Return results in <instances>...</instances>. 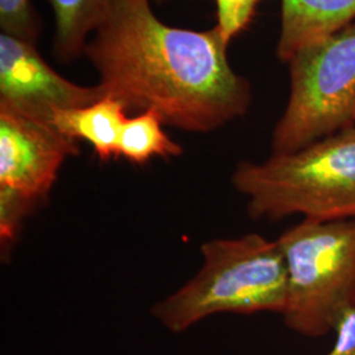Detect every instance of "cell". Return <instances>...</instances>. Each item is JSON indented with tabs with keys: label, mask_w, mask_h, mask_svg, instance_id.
Returning a JSON list of instances; mask_svg holds the SVG:
<instances>
[{
	"label": "cell",
	"mask_w": 355,
	"mask_h": 355,
	"mask_svg": "<svg viewBox=\"0 0 355 355\" xmlns=\"http://www.w3.org/2000/svg\"><path fill=\"white\" fill-rule=\"evenodd\" d=\"M277 242L288 277L286 327L309 338L328 334L355 306V218H303Z\"/></svg>",
	"instance_id": "obj_4"
},
{
	"label": "cell",
	"mask_w": 355,
	"mask_h": 355,
	"mask_svg": "<svg viewBox=\"0 0 355 355\" xmlns=\"http://www.w3.org/2000/svg\"><path fill=\"white\" fill-rule=\"evenodd\" d=\"M99 85L80 86L60 76L37 45L0 33V105L53 124L54 114L98 102Z\"/></svg>",
	"instance_id": "obj_7"
},
{
	"label": "cell",
	"mask_w": 355,
	"mask_h": 355,
	"mask_svg": "<svg viewBox=\"0 0 355 355\" xmlns=\"http://www.w3.org/2000/svg\"><path fill=\"white\" fill-rule=\"evenodd\" d=\"M152 1H155V3H164V1H168V0H152Z\"/></svg>",
	"instance_id": "obj_16"
},
{
	"label": "cell",
	"mask_w": 355,
	"mask_h": 355,
	"mask_svg": "<svg viewBox=\"0 0 355 355\" xmlns=\"http://www.w3.org/2000/svg\"><path fill=\"white\" fill-rule=\"evenodd\" d=\"M228 45L217 26H167L152 0H114L85 54L104 95L128 111L155 110L165 125L209 133L252 105V86L232 69Z\"/></svg>",
	"instance_id": "obj_1"
},
{
	"label": "cell",
	"mask_w": 355,
	"mask_h": 355,
	"mask_svg": "<svg viewBox=\"0 0 355 355\" xmlns=\"http://www.w3.org/2000/svg\"><path fill=\"white\" fill-rule=\"evenodd\" d=\"M127 114L124 103L104 95L102 99L89 105L55 112L53 125L71 140L89 142L98 159L108 162L117 158Z\"/></svg>",
	"instance_id": "obj_9"
},
{
	"label": "cell",
	"mask_w": 355,
	"mask_h": 355,
	"mask_svg": "<svg viewBox=\"0 0 355 355\" xmlns=\"http://www.w3.org/2000/svg\"><path fill=\"white\" fill-rule=\"evenodd\" d=\"M36 203L20 193L0 189V240L1 246H10L16 240L26 215Z\"/></svg>",
	"instance_id": "obj_14"
},
{
	"label": "cell",
	"mask_w": 355,
	"mask_h": 355,
	"mask_svg": "<svg viewBox=\"0 0 355 355\" xmlns=\"http://www.w3.org/2000/svg\"><path fill=\"white\" fill-rule=\"evenodd\" d=\"M54 13V54L70 64L82 54L114 0H48Z\"/></svg>",
	"instance_id": "obj_10"
},
{
	"label": "cell",
	"mask_w": 355,
	"mask_h": 355,
	"mask_svg": "<svg viewBox=\"0 0 355 355\" xmlns=\"http://www.w3.org/2000/svg\"><path fill=\"white\" fill-rule=\"evenodd\" d=\"M232 184L254 220L355 218V127L261 164L240 162Z\"/></svg>",
	"instance_id": "obj_3"
},
{
	"label": "cell",
	"mask_w": 355,
	"mask_h": 355,
	"mask_svg": "<svg viewBox=\"0 0 355 355\" xmlns=\"http://www.w3.org/2000/svg\"><path fill=\"white\" fill-rule=\"evenodd\" d=\"M217 28L230 42L253 21L261 0H215Z\"/></svg>",
	"instance_id": "obj_13"
},
{
	"label": "cell",
	"mask_w": 355,
	"mask_h": 355,
	"mask_svg": "<svg viewBox=\"0 0 355 355\" xmlns=\"http://www.w3.org/2000/svg\"><path fill=\"white\" fill-rule=\"evenodd\" d=\"M1 33L37 45L41 20L31 0H0Z\"/></svg>",
	"instance_id": "obj_12"
},
{
	"label": "cell",
	"mask_w": 355,
	"mask_h": 355,
	"mask_svg": "<svg viewBox=\"0 0 355 355\" xmlns=\"http://www.w3.org/2000/svg\"><path fill=\"white\" fill-rule=\"evenodd\" d=\"M353 120H354V127H355V110H354V116H353Z\"/></svg>",
	"instance_id": "obj_17"
},
{
	"label": "cell",
	"mask_w": 355,
	"mask_h": 355,
	"mask_svg": "<svg viewBox=\"0 0 355 355\" xmlns=\"http://www.w3.org/2000/svg\"><path fill=\"white\" fill-rule=\"evenodd\" d=\"M200 253L196 275L152 306L166 329L182 333L218 313L283 315L288 277L278 242L249 233L204 242Z\"/></svg>",
	"instance_id": "obj_2"
},
{
	"label": "cell",
	"mask_w": 355,
	"mask_h": 355,
	"mask_svg": "<svg viewBox=\"0 0 355 355\" xmlns=\"http://www.w3.org/2000/svg\"><path fill=\"white\" fill-rule=\"evenodd\" d=\"M290 66V96L272 133V154L300 150L354 127L355 20L299 49Z\"/></svg>",
	"instance_id": "obj_5"
},
{
	"label": "cell",
	"mask_w": 355,
	"mask_h": 355,
	"mask_svg": "<svg viewBox=\"0 0 355 355\" xmlns=\"http://www.w3.org/2000/svg\"><path fill=\"white\" fill-rule=\"evenodd\" d=\"M355 20V0H280L277 54L282 62Z\"/></svg>",
	"instance_id": "obj_8"
},
{
	"label": "cell",
	"mask_w": 355,
	"mask_h": 355,
	"mask_svg": "<svg viewBox=\"0 0 355 355\" xmlns=\"http://www.w3.org/2000/svg\"><path fill=\"white\" fill-rule=\"evenodd\" d=\"M79 153L78 141L51 123L0 105V189L37 204L51 192L64 161Z\"/></svg>",
	"instance_id": "obj_6"
},
{
	"label": "cell",
	"mask_w": 355,
	"mask_h": 355,
	"mask_svg": "<svg viewBox=\"0 0 355 355\" xmlns=\"http://www.w3.org/2000/svg\"><path fill=\"white\" fill-rule=\"evenodd\" d=\"M333 330L336 341L325 355H355V306L343 312Z\"/></svg>",
	"instance_id": "obj_15"
},
{
	"label": "cell",
	"mask_w": 355,
	"mask_h": 355,
	"mask_svg": "<svg viewBox=\"0 0 355 355\" xmlns=\"http://www.w3.org/2000/svg\"><path fill=\"white\" fill-rule=\"evenodd\" d=\"M164 120L155 110L128 117L119 142L117 158L135 165H145L153 158H175L183 154L180 144L164 130Z\"/></svg>",
	"instance_id": "obj_11"
}]
</instances>
